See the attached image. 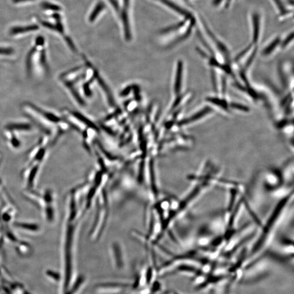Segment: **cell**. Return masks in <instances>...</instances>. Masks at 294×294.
Instances as JSON below:
<instances>
[{
  "mask_svg": "<svg viewBox=\"0 0 294 294\" xmlns=\"http://www.w3.org/2000/svg\"><path fill=\"white\" fill-rule=\"evenodd\" d=\"M22 110L45 133L51 143H54L67 129L62 118L34 104L24 103Z\"/></svg>",
  "mask_w": 294,
  "mask_h": 294,
  "instance_id": "obj_1",
  "label": "cell"
},
{
  "mask_svg": "<svg viewBox=\"0 0 294 294\" xmlns=\"http://www.w3.org/2000/svg\"><path fill=\"white\" fill-rule=\"evenodd\" d=\"M46 57L45 39L38 37L26 58V68L29 76L41 77L47 76L49 68Z\"/></svg>",
  "mask_w": 294,
  "mask_h": 294,
  "instance_id": "obj_2",
  "label": "cell"
},
{
  "mask_svg": "<svg viewBox=\"0 0 294 294\" xmlns=\"http://www.w3.org/2000/svg\"><path fill=\"white\" fill-rule=\"evenodd\" d=\"M39 29L36 25H30L26 26H17L12 28L10 30V34L12 36H17L18 34L35 31Z\"/></svg>",
  "mask_w": 294,
  "mask_h": 294,
  "instance_id": "obj_3",
  "label": "cell"
},
{
  "mask_svg": "<svg viewBox=\"0 0 294 294\" xmlns=\"http://www.w3.org/2000/svg\"><path fill=\"white\" fill-rule=\"evenodd\" d=\"M5 129L15 132H26L32 130V126L26 123H12L5 127Z\"/></svg>",
  "mask_w": 294,
  "mask_h": 294,
  "instance_id": "obj_4",
  "label": "cell"
},
{
  "mask_svg": "<svg viewBox=\"0 0 294 294\" xmlns=\"http://www.w3.org/2000/svg\"><path fill=\"white\" fill-rule=\"evenodd\" d=\"M4 136L10 146L14 148H19L20 146V142L18 139L16 137L15 133L12 131L4 129Z\"/></svg>",
  "mask_w": 294,
  "mask_h": 294,
  "instance_id": "obj_5",
  "label": "cell"
},
{
  "mask_svg": "<svg viewBox=\"0 0 294 294\" xmlns=\"http://www.w3.org/2000/svg\"><path fill=\"white\" fill-rule=\"evenodd\" d=\"M183 72V64L182 62H180L178 64V71L177 74L176 80H175V91L176 93H178L181 88V84L182 82V77Z\"/></svg>",
  "mask_w": 294,
  "mask_h": 294,
  "instance_id": "obj_6",
  "label": "cell"
},
{
  "mask_svg": "<svg viewBox=\"0 0 294 294\" xmlns=\"http://www.w3.org/2000/svg\"><path fill=\"white\" fill-rule=\"evenodd\" d=\"M253 38L254 40L257 41L260 32V23H259V16L257 15H254L253 16Z\"/></svg>",
  "mask_w": 294,
  "mask_h": 294,
  "instance_id": "obj_7",
  "label": "cell"
},
{
  "mask_svg": "<svg viewBox=\"0 0 294 294\" xmlns=\"http://www.w3.org/2000/svg\"><path fill=\"white\" fill-rule=\"evenodd\" d=\"M42 7L44 9V10L54 11V12H59L60 11L61 9L60 7L58 5H56V4L54 3H51L50 2H44L42 3Z\"/></svg>",
  "mask_w": 294,
  "mask_h": 294,
  "instance_id": "obj_8",
  "label": "cell"
},
{
  "mask_svg": "<svg viewBox=\"0 0 294 294\" xmlns=\"http://www.w3.org/2000/svg\"><path fill=\"white\" fill-rule=\"evenodd\" d=\"M14 53L11 47H0V56H10Z\"/></svg>",
  "mask_w": 294,
  "mask_h": 294,
  "instance_id": "obj_9",
  "label": "cell"
},
{
  "mask_svg": "<svg viewBox=\"0 0 294 294\" xmlns=\"http://www.w3.org/2000/svg\"><path fill=\"white\" fill-rule=\"evenodd\" d=\"M279 42V39H276L273 43H272L269 46L266 47V49L264 51V53L266 54L270 53L271 51L275 49V46L278 45Z\"/></svg>",
  "mask_w": 294,
  "mask_h": 294,
  "instance_id": "obj_10",
  "label": "cell"
},
{
  "mask_svg": "<svg viewBox=\"0 0 294 294\" xmlns=\"http://www.w3.org/2000/svg\"><path fill=\"white\" fill-rule=\"evenodd\" d=\"M102 4H100V5L96 6L95 10L92 13V14L90 16L91 20H94L96 16L97 15L99 12L102 10Z\"/></svg>",
  "mask_w": 294,
  "mask_h": 294,
  "instance_id": "obj_11",
  "label": "cell"
},
{
  "mask_svg": "<svg viewBox=\"0 0 294 294\" xmlns=\"http://www.w3.org/2000/svg\"><path fill=\"white\" fill-rule=\"evenodd\" d=\"M33 1L34 0H12L13 2L16 4L29 2Z\"/></svg>",
  "mask_w": 294,
  "mask_h": 294,
  "instance_id": "obj_12",
  "label": "cell"
}]
</instances>
